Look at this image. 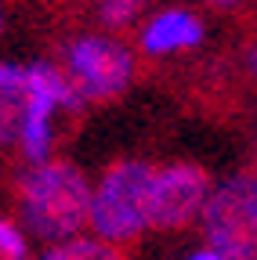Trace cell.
I'll return each instance as SVG.
<instances>
[{"label": "cell", "instance_id": "4", "mask_svg": "<svg viewBox=\"0 0 257 260\" xmlns=\"http://www.w3.org/2000/svg\"><path fill=\"white\" fill-rule=\"evenodd\" d=\"M214 191L210 170L199 162H163L152 167L145 191V217L152 232H181L203 217V206Z\"/></svg>", "mask_w": 257, "mask_h": 260}, {"label": "cell", "instance_id": "2", "mask_svg": "<svg viewBox=\"0 0 257 260\" xmlns=\"http://www.w3.org/2000/svg\"><path fill=\"white\" fill-rule=\"evenodd\" d=\"M152 177V162L145 159H116L105 167L102 181L91 195V232L94 239L127 246L141 232H149L145 191Z\"/></svg>", "mask_w": 257, "mask_h": 260}, {"label": "cell", "instance_id": "3", "mask_svg": "<svg viewBox=\"0 0 257 260\" xmlns=\"http://www.w3.org/2000/svg\"><path fill=\"white\" fill-rule=\"evenodd\" d=\"M199 228L203 242L224 260H257V174H236L217 184Z\"/></svg>", "mask_w": 257, "mask_h": 260}, {"label": "cell", "instance_id": "1", "mask_svg": "<svg viewBox=\"0 0 257 260\" xmlns=\"http://www.w3.org/2000/svg\"><path fill=\"white\" fill-rule=\"evenodd\" d=\"M91 181L69 159L29 162L15 177L18 228L40 242H69L91 224Z\"/></svg>", "mask_w": 257, "mask_h": 260}, {"label": "cell", "instance_id": "6", "mask_svg": "<svg viewBox=\"0 0 257 260\" xmlns=\"http://www.w3.org/2000/svg\"><path fill=\"white\" fill-rule=\"evenodd\" d=\"M207 37V25L199 15H192L188 8H167L145 22L141 29V51L149 58H163V54H178V51H192L199 47Z\"/></svg>", "mask_w": 257, "mask_h": 260}, {"label": "cell", "instance_id": "13", "mask_svg": "<svg viewBox=\"0 0 257 260\" xmlns=\"http://www.w3.org/2000/svg\"><path fill=\"white\" fill-rule=\"evenodd\" d=\"M0 32H4V11H0Z\"/></svg>", "mask_w": 257, "mask_h": 260}, {"label": "cell", "instance_id": "7", "mask_svg": "<svg viewBox=\"0 0 257 260\" xmlns=\"http://www.w3.org/2000/svg\"><path fill=\"white\" fill-rule=\"evenodd\" d=\"M29 98H33L29 65L0 61V148L22 141V130L29 119Z\"/></svg>", "mask_w": 257, "mask_h": 260}, {"label": "cell", "instance_id": "12", "mask_svg": "<svg viewBox=\"0 0 257 260\" xmlns=\"http://www.w3.org/2000/svg\"><path fill=\"white\" fill-rule=\"evenodd\" d=\"M207 4H214V8H232V4H239V0H207Z\"/></svg>", "mask_w": 257, "mask_h": 260}, {"label": "cell", "instance_id": "8", "mask_svg": "<svg viewBox=\"0 0 257 260\" xmlns=\"http://www.w3.org/2000/svg\"><path fill=\"white\" fill-rule=\"evenodd\" d=\"M44 256L47 260H131L120 246L102 242V239H69L62 246H51Z\"/></svg>", "mask_w": 257, "mask_h": 260}, {"label": "cell", "instance_id": "14", "mask_svg": "<svg viewBox=\"0 0 257 260\" xmlns=\"http://www.w3.org/2000/svg\"><path fill=\"white\" fill-rule=\"evenodd\" d=\"M44 260H47V256H44Z\"/></svg>", "mask_w": 257, "mask_h": 260}, {"label": "cell", "instance_id": "5", "mask_svg": "<svg viewBox=\"0 0 257 260\" xmlns=\"http://www.w3.org/2000/svg\"><path fill=\"white\" fill-rule=\"evenodd\" d=\"M66 73L83 98V105H105L127 94L134 80V58L123 44L109 37H80L66 51Z\"/></svg>", "mask_w": 257, "mask_h": 260}, {"label": "cell", "instance_id": "10", "mask_svg": "<svg viewBox=\"0 0 257 260\" xmlns=\"http://www.w3.org/2000/svg\"><path fill=\"white\" fill-rule=\"evenodd\" d=\"M0 260H29L22 228L15 220H4V217H0Z\"/></svg>", "mask_w": 257, "mask_h": 260}, {"label": "cell", "instance_id": "9", "mask_svg": "<svg viewBox=\"0 0 257 260\" xmlns=\"http://www.w3.org/2000/svg\"><path fill=\"white\" fill-rule=\"evenodd\" d=\"M149 4V0H98V15L109 29H123L138 18V11Z\"/></svg>", "mask_w": 257, "mask_h": 260}, {"label": "cell", "instance_id": "11", "mask_svg": "<svg viewBox=\"0 0 257 260\" xmlns=\"http://www.w3.org/2000/svg\"><path fill=\"white\" fill-rule=\"evenodd\" d=\"M185 260H224L217 249H210V246H203V249H196V253H188Z\"/></svg>", "mask_w": 257, "mask_h": 260}]
</instances>
